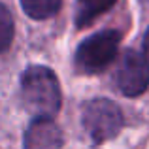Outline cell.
I'll return each mask as SVG.
<instances>
[{"label":"cell","mask_w":149,"mask_h":149,"mask_svg":"<svg viewBox=\"0 0 149 149\" xmlns=\"http://www.w3.org/2000/svg\"><path fill=\"white\" fill-rule=\"evenodd\" d=\"M21 95L26 109L36 117H51L61 108L58 79L45 66H29L23 72Z\"/></svg>","instance_id":"6da1fadb"},{"label":"cell","mask_w":149,"mask_h":149,"mask_svg":"<svg viewBox=\"0 0 149 149\" xmlns=\"http://www.w3.org/2000/svg\"><path fill=\"white\" fill-rule=\"evenodd\" d=\"M119 40L117 30H102L89 36L76 51V68L83 74H98L106 70L117 57Z\"/></svg>","instance_id":"7a4b0ae2"},{"label":"cell","mask_w":149,"mask_h":149,"mask_svg":"<svg viewBox=\"0 0 149 149\" xmlns=\"http://www.w3.org/2000/svg\"><path fill=\"white\" fill-rule=\"evenodd\" d=\"M83 128L95 143L108 142L123 127V113L111 100L98 98L83 108Z\"/></svg>","instance_id":"3957f363"},{"label":"cell","mask_w":149,"mask_h":149,"mask_svg":"<svg viewBox=\"0 0 149 149\" xmlns=\"http://www.w3.org/2000/svg\"><path fill=\"white\" fill-rule=\"evenodd\" d=\"M115 83L125 96H140L149 85V64L138 51L127 49L115 70Z\"/></svg>","instance_id":"277c9868"},{"label":"cell","mask_w":149,"mask_h":149,"mask_svg":"<svg viewBox=\"0 0 149 149\" xmlns=\"http://www.w3.org/2000/svg\"><path fill=\"white\" fill-rule=\"evenodd\" d=\"M62 132L49 117H36L25 132V149H61Z\"/></svg>","instance_id":"5b68a950"},{"label":"cell","mask_w":149,"mask_h":149,"mask_svg":"<svg viewBox=\"0 0 149 149\" xmlns=\"http://www.w3.org/2000/svg\"><path fill=\"white\" fill-rule=\"evenodd\" d=\"M117 0H77L76 4V26L83 29V26L91 25L96 17L109 10Z\"/></svg>","instance_id":"8992f818"},{"label":"cell","mask_w":149,"mask_h":149,"mask_svg":"<svg viewBox=\"0 0 149 149\" xmlns=\"http://www.w3.org/2000/svg\"><path fill=\"white\" fill-rule=\"evenodd\" d=\"M62 0H21L26 15L32 19H49L61 10Z\"/></svg>","instance_id":"52a82bcc"},{"label":"cell","mask_w":149,"mask_h":149,"mask_svg":"<svg viewBox=\"0 0 149 149\" xmlns=\"http://www.w3.org/2000/svg\"><path fill=\"white\" fill-rule=\"evenodd\" d=\"M13 40V17L4 4H0V53L10 47Z\"/></svg>","instance_id":"ba28073f"},{"label":"cell","mask_w":149,"mask_h":149,"mask_svg":"<svg viewBox=\"0 0 149 149\" xmlns=\"http://www.w3.org/2000/svg\"><path fill=\"white\" fill-rule=\"evenodd\" d=\"M146 61H147V64H149V30H147V34H146Z\"/></svg>","instance_id":"9c48e42d"}]
</instances>
